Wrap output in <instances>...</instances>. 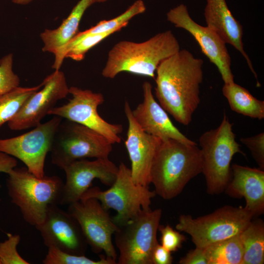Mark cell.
Wrapping results in <instances>:
<instances>
[{
    "label": "cell",
    "instance_id": "cell-1",
    "mask_svg": "<svg viewBox=\"0 0 264 264\" xmlns=\"http://www.w3.org/2000/svg\"><path fill=\"white\" fill-rule=\"evenodd\" d=\"M203 64L201 59L184 49L162 61L156 70V97L163 109L182 125H189L200 103Z\"/></svg>",
    "mask_w": 264,
    "mask_h": 264
},
{
    "label": "cell",
    "instance_id": "cell-2",
    "mask_svg": "<svg viewBox=\"0 0 264 264\" xmlns=\"http://www.w3.org/2000/svg\"><path fill=\"white\" fill-rule=\"evenodd\" d=\"M201 172V152L197 144L161 139L150 169V183L156 194L170 200L180 194L189 181Z\"/></svg>",
    "mask_w": 264,
    "mask_h": 264
},
{
    "label": "cell",
    "instance_id": "cell-3",
    "mask_svg": "<svg viewBox=\"0 0 264 264\" xmlns=\"http://www.w3.org/2000/svg\"><path fill=\"white\" fill-rule=\"evenodd\" d=\"M180 50L179 44L171 30L140 43L121 41L109 51L102 74L113 79L121 72H127L154 78L159 64Z\"/></svg>",
    "mask_w": 264,
    "mask_h": 264
},
{
    "label": "cell",
    "instance_id": "cell-4",
    "mask_svg": "<svg viewBox=\"0 0 264 264\" xmlns=\"http://www.w3.org/2000/svg\"><path fill=\"white\" fill-rule=\"evenodd\" d=\"M6 180L8 193L24 220L35 226L44 220L50 205H61L64 183L57 176L39 178L26 167L14 168Z\"/></svg>",
    "mask_w": 264,
    "mask_h": 264
},
{
    "label": "cell",
    "instance_id": "cell-5",
    "mask_svg": "<svg viewBox=\"0 0 264 264\" xmlns=\"http://www.w3.org/2000/svg\"><path fill=\"white\" fill-rule=\"evenodd\" d=\"M232 126L224 113L220 126L204 132L199 138L201 173L210 195L224 192L232 177L231 162L233 156L237 153L244 155L236 140Z\"/></svg>",
    "mask_w": 264,
    "mask_h": 264
},
{
    "label": "cell",
    "instance_id": "cell-6",
    "mask_svg": "<svg viewBox=\"0 0 264 264\" xmlns=\"http://www.w3.org/2000/svg\"><path fill=\"white\" fill-rule=\"evenodd\" d=\"M156 195L149 186L134 183L130 168L121 163L116 179L109 189L102 191L98 187H90L81 198H95L107 210H114L117 214L112 219L119 226L142 210H151V199Z\"/></svg>",
    "mask_w": 264,
    "mask_h": 264
},
{
    "label": "cell",
    "instance_id": "cell-7",
    "mask_svg": "<svg viewBox=\"0 0 264 264\" xmlns=\"http://www.w3.org/2000/svg\"><path fill=\"white\" fill-rule=\"evenodd\" d=\"M253 217L244 207L225 205L196 218L181 215L176 228L189 234L196 247L204 248L240 234Z\"/></svg>",
    "mask_w": 264,
    "mask_h": 264
},
{
    "label": "cell",
    "instance_id": "cell-8",
    "mask_svg": "<svg viewBox=\"0 0 264 264\" xmlns=\"http://www.w3.org/2000/svg\"><path fill=\"white\" fill-rule=\"evenodd\" d=\"M112 144L94 130L66 119L54 135L50 152L52 163L61 169L72 162L88 157L108 158Z\"/></svg>",
    "mask_w": 264,
    "mask_h": 264
},
{
    "label": "cell",
    "instance_id": "cell-9",
    "mask_svg": "<svg viewBox=\"0 0 264 264\" xmlns=\"http://www.w3.org/2000/svg\"><path fill=\"white\" fill-rule=\"evenodd\" d=\"M161 215V209L143 210L118 226L114 234L119 252L117 264H153L152 255L158 243L156 235Z\"/></svg>",
    "mask_w": 264,
    "mask_h": 264
},
{
    "label": "cell",
    "instance_id": "cell-10",
    "mask_svg": "<svg viewBox=\"0 0 264 264\" xmlns=\"http://www.w3.org/2000/svg\"><path fill=\"white\" fill-rule=\"evenodd\" d=\"M68 212L78 221L92 252L98 254L103 251L107 258L116 261L112 235L118 227L100 202L93 198H81L68 205Z\"/></svg>",
    "mask_w": 264,
    "mask_h": 264
},
{
    "label": "cell",
    "instance_id": "cell-11",
    "mask_svg": "<svg viewBox=\"0 0 264 264\" xmlns=\"http://www.w3.org/2000/svg\"><path fill=\"white\" fill-rule=\"evenodd\" d=\"M62 118L54 116L31 131L10 138L0 139V151L22 161L28 170L39 178L44 176V166L54 135Z\"/></svg>",
    "mask_w": 264,
    "mask_h": 264
},
{
    "label": "cell",
    "instance_id": "cell-12",
    "mask_svg": "<svg viewBox=\"0 0 264 264\" xmlns=\"http://www.w3.org/2000/svg\"><path fill=\"white\" fill-rule=\"evenodd\" d=\"M69 93L72 98L66 104L52 108L48 115L64 118L87 127L104 136L112 144L121 142L119 134L123 131L122 125L110 123L98 114V107L104 102L101 93L71 87Z\"/></svg>",
    "mask_w": 264,
    "mask_h": 264
},
{
    "label": "cell",
    "instance_id": "cell-13",
    "mask_svg": "<svg viewBox=\"0 0 264 264\" xmlns=\"http://www.w3.org/2000/svg\"><path fill=\"white\" fill-rule=\"evenodd\" d=\"M167 19L175 27L183 29L193 36L203 53L218 68L224 84L234 82L226 44L216 32L194 21L183 4L170 9L167 13Z\"/></svg>",
    "mask_w": 264,
    "mask_h": 264
},
{
    "label": "cell",
    "instance_id": "cell-14",
    "mask_svg": "<svg viewBox=\"0 0 264 264\" xmlns=\"http://www.w3.org/2000/svg\"><path fill=\"white\" fill-rule=\"evenodd\" d=\"M42 84L41 88L27 100L19 112L8 122L11 130L20 131L37 126L57 102L69 94V88L65 75L60 70L47 76Z\"/></svg>",
    "mask_w": 264,
    "mask_h": 264
},
{
    "label": "cell",
    "instance_id": "cell-15",
    "mask_svg": "<svg viewBox=\"0 0 264 264\" xmlns=\"http://www.w3.org/2000/svg\"><path fill=\"white\" fill-rule=\"evenodd\" d=\"M58 205H49L44 220L35 226L44 245L67 253L85 255L88 244L79 223Z\"/></svg>",
    "mask_w": 264,
    "mask_h": 264
},
{
    "label": "cell",
    "instance_id": "cell-16",
    "mask_svg": "<svg viewBox=\"0 0 264 264\" xmlns=\"http://www.w3.org/2000/svg\"><path fill=\"white\" fill-rule=\"evenodd\" d=\"M118 167L108 158L89 161L86 158L75 160L64 170L66 174L61 205H69L79 201L90 187L95 179L110 187L115 181Z\"/></svg>",
    "mask_w": 264,
    "mask_h": 264
},
{
    "label": "cell",
    "instance_id": "cell-17",
    "mask_svg": "<svg viewBox=\"0 0 264 264\" xmlns=\"http://www.w3.org/2000/svg\"><path fill=\"white\" fill-rule=\"evenodd\" d=\"M128 121L125 144L131 162V176L136 184L149 186L152 163L161 139L145 132L135 120L128 102L124 104Z\"/></svg>",
    "mask_w": 264,
    "mask_h": 264
},
{
    "label": "cell",
    "instance_id": "cell-18",
    "mask_svg": "<svg viewBox=\"0 0 264 264\" xmlns=\"http://www.w3.org/2000/svg\"><path fill=\"white\" fill-rule=\"evenodd\" d=\"M143 101L132 110L133 118L146 133L161 139H173L188 144H196L173 124L166 111L155 100L152 86L149 82L142 85Z\"/></svg>",
    "mask_w": 264,
    "mask_h": 264
},
{
    "label": "cell",
    "instance_id": "cell-19",
    "mask_svg": "<svg viewBox=\"0 0 264 264\" xmlns=\"http://www.w3.org/2000/svg\"><path fill=\"white\" fill-rule=\"evenodd\" d=\"M232 177L225 192L235 198L243 197L244 207L253 216L264 212V171L237 164L231 165Z\"/></svg>",
    "mask_w": 264,
    "mask_h": 264
},
{
    "label": "cell",
    "instance_id": "cell-20",
    "mask_svg": "<svg viewBox=\"0 0 264 264\" xmlns=\"http://www.w3.org/2000/svg\"><path fill=\"white\" fill-rule=\"evenodd\" d=\"M204 16L207 26L216 32L226 44L232 45L245 59L257 80V86L261 84L251 61L244 50L242 24L232 15L225 0H206Z\"/></svg>",
    "mask_w": 264,
    "mask_h": 264
},
{
    "label": "cell",
    "instance_id": "cell-21",
    "mask_svg": "<svg viewBox=\"0 0 264 264\" xmlns=\"http://www.w3.org/2000/svg\"><path fill=\"white\" fill-rule=\"evenodd\" d=\"M94 3V0H80L57 28L45 29L40 35L44 43L43 51L56 56L77 34L84 14Z\"/></svg>",
    "mask_w": 264,
    "mask_h": 264
},
{
    "label": "cell",
    "instance_id": "cell-22",
    "mask_svg": "<svg viewBox=\"0 0 264 264\" xmlns=\"http://www.w3.org/2000/svg\"><path fill=\"white\" fill-rule=\"evenodd\" d=\"M222 92L233 111L259 120L264 118V101L257 99L247 89L234 82L224 84Z\"/></svg>",
    "mask_w": 264,
    "mask_h": 264
},
{
    "label": "cell",
    "instance_id": "cell-23",
    "mask_svg": "<svg viewBox=\"0 0 264 264\" xmlns=\"http://www.w3.org/2000/svg\"><path fill=\"white\" fill-rule=\"evenodd\" d=\"M243 249L242 264L264 263V223L262 220H252L240 234Z\"/></svg>",
    "mask_w": 264,
    "mask_h": 264
},
{
    "label": "cell",
    "instance_id": "cell-24",
    "mask_svg": "<svg viewBox=\"0 0 264 264\" xmlns=\"http://www.w3.org/2000/svg\"><path fill=\"white\" fill-rule=\"evenodd\" d=\"M207 264H242L243 249L240 234L204 248Z\"/></svg>",
    "mask_w": 264,
    "mask_h": 264
},
{
    "label": "cell",
    "instance_id": "cell-25",
    "mask_svg": "<svg viewBox=\"0 0 264 264\" xmlns=\"http://www.w3.org/2000/svg\"><path fill=\"white\" fill-rule=\"evenodd\" d=\"M42 87H18L0 94V128L10 120L20 110L27 100Z\"/></svg>",
    "mask_w": 264,
    "mask_h": 264
},
{
    "label": "cell",
    "instance_id": "cell-26",
    "mask_svg": "<svg viewBox=\"0 0 264 264\" xmlns=\"http://www.w3.org/2000/svg\"><path fill=\"white\" fill-rule=\"evenodd\" d=\"M146 6L142 0L134 1L124 12L109 20L100 21L95 25L80 33L83 35L99 34L114 31L116 32L126 26L129 21L135 16L143 13Z\"/></svg>",
    "mask_w": 264,
    "mask_h": 264
},
{
    "label": "cell",
    "instance_id": "cell-27",
    "mask_svg": "<svg viewBox=\"0 0 264 264\" xmlns=\"http://www.w3.org/2000/svg\"><path fill=\"white\" fill-rule=\"evenodd\" d=\"M48 252L43 260L44 264H116L117 262L105 255H100L98 261L92 260L85 255H77L64 252L56 247L48 248Z\"/></svg>",
    "mask_w": 264,
    "mask_h": 264
},
{
    "label": "cell",
    "instance_id": "cell-28",
    "mask_svg": "<svg viewBox=\"0 0 264 264\" xmlns=\"http://www.w3.org/2000/svg\"><path fill=\"white\" fill-rule=\"evenodd\" d=\"M7 239L0 242V262L1 264H29L17 251L21 240L17 234H7Z\"/></svg>",
    "mask_w": 264,
    "mask_h": 264
},
{
    "label": "cell",
    "instance_id": "cell-29",
    "mask_svg": "<svg viewBox=\"0 0 264 264\" xmlns=\"http://www.w3.org/2000/svg\"><path fill=\"white\" fill-rule=\"evenodd\" d=\"M13 63L12 53L4 56L0 60V94L19 86L20 79L13 70Z\"/></svg>",
    "mask_w": 264,
    "mask_h": 264
},
{
    "label": "cell",
    "instance_id": "cell-30",
    "mask_svg": "<svg viewBox=\"0 0 264 264\" xmlns=\"http://www.w3.org/2000/svg\"><path fill=\"white\" fill-rule=\"evenodd\" d=\"M158 231L161 234V244L171 252L179 249L186 239L184 235L174 230L168 224L165 226L159 224Z\"/></svg>",
    "mask_w": 264,
    "mask_h": 264
},
{
    "label": "cell",
    "instance_id": "cell-31",
    "mask_svg": "<svg viewBox=\"0 0 264 264\" xmlns=\"http://www.w3.org/2000/svg\"><path fill=\"white\" fill-rule=\"evenodd\" d=\"M241 142L250 151L260 169H264V132L253 136L241 138Z\"/></svg>",
    "mask_w": 264,
    "mask_h": 264
},
{
    "label": "cell",
    "instance_id": "cell-32",
    "mask_svg": "<svg viewBox=\"0 0 264 264\" xmlns=\"http://www.w3.org/2000/svg\"><path fill=\"white\" fill-rule=\"evenodd\" d=\"M178 263L180 264H207L204 248L196 247L194 249L189 251L185 256L181 258Z\"/></svg>",
    "mask_w": 264,
    "mask_h": 264
},
{
    "label": "cell",
    "instance_id": "cell-33",
    "mask_svg": "<svg viewBox=\"0 0 264 264\" xmlns=\"http://www.w3.org/2000/svg\"><path fill=\"white\" fill-rule=\"evenodd\" d=\"M153 264H171L173 262L171 252L158 243L152 255Z\"/></svg>",
    "mask_w": 264,
    "mask_h": 264
},
{
    "label": "cell",
    "instance_id": "cell-34",
    "mask_svg": "<svg viewBox=\"0 0 264 264\" xmlns=\"http://www.w3.org/2000/svg\"><path fill=\"white\" fill-rule=\"evenodd\" d=\"M17 165V161L15 158L0 151V172L8 174Z\"/></svg>",
    "mask_w": 264,
    "mask_h": 264
},
{
    "label": "cell",
    "instance_id": "cell-35",
    "mask_svg": "<svg viewBox=\"0 0 264 264\" xmlns=\"http://www.w3.org/2000/svg\"><path fill=\"white\" fill-rule=\"evenodd\" d=\"M33 0H12V2L15 4L26 5L31 2Z\"/></svg>",
    "mask_w": 264,
    "mask_h": 264
},
{
    "label": "cell",
    "instance_id": "cell-36",
    "mask_svg": "<svg viewBox=\"0 0 264 264\" xmlns=\"http://www.w3.org/2000/svg\"><path fill=\"white\" fill-rule=\"evenodd\" d=\"M95 1V3L96 2H104L107 1L108 0H94Z\"/></svg>",
    "mask_w": 264,
    "mask_h": 264
},
{
    "label": "cell",
    "instance_id": "cell-37",
    "mask_svg": "<svg viewBox=\"0 0 264 264\" xmlns=\"http://www.w3.org/2000/svg\"><path fill=\"white\" fill-rule=\"evenodd\" d=\"M0 200H1V199H0Z\"/></svg>",
    "mask_w": 264,
    "mask_h": 264
},
{
    "label": "cell",
    "instance_id": "cell-38",
    "mask_svg": "<svg viewBox=\"0 0 264 264\" xmlns=\"http://www.w3.org/2000/svg\"><path fill=\"white\" fill-rule=\"evenodd\" d=\"M0 264H1L0 262Z\"/></svg>",
    "mask_w": 264,
    "mask_h": 264
}]
</instances>
